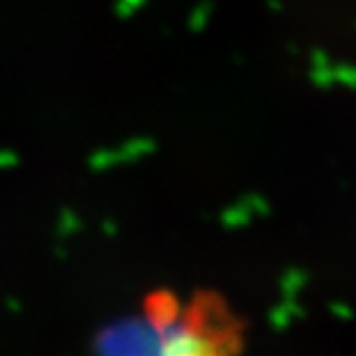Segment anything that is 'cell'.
<instances>
[{
	"mask_svg": "<svg viewBox=\"0 0 356 356\" xmlns=\"http://www.w3.org/2000/svg\"><path fill=\"white\" fill-rule=\"evenodd\" d=\"M181 315V306L170 290H156L149 292L145 299V320L152 324L156 333L172 327Z\"/></svg>",
	"mask_w": 356,
	"mask_h": 356,
	"instance_id": "cell-3",
	"label": "cell"
},
{
	"mask_svg": "<svg viewBox=\"0 0 356 356\" xmlns=\"http://www.w3.org/2000/svg\"><path fill=\"white\" fill-rule=\"evenodd\" d=\"M95 356H161V338L147 320L124 317L106 324L92 340Z\"/></svg>",
	"mask_w": 356,
	"mask_h": 356,
	"instance_id": "cell-2",
	"label": "cell"
},
{
	"mask_svg": "<svg viewBox=\"0 0 356 356\" xmlns=\"http://www.w3.org/2000/svg\"><path fill=\"white\" fill-rule=\"evenodd\" d=\"M181 327L200 345V356H239L246 322L218 292L198 290L179 315Z\"/></svg>",
	"mask_w": 356,
	"mask_h": 356,
	"instance_id": "cell-1",
	"label": "cell"
}]
</instances>
